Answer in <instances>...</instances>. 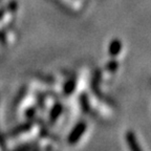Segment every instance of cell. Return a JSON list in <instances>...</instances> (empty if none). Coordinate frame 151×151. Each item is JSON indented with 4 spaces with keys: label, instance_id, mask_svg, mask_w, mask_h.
<instances>
[{
    "label": "cell",
    "instance_id": "6da1fadb",
    "mask_svg": "<svg viewBox=\"0 0 151 151\" xmlns=\"http://www.w3.org/2000/svg\"><path fill=\"white\" fill-rule=\"evenodd\" d=\"M85 130H86V123L84 122L79 123L78 125L73 128L70 135H69V139H68L69 143L70 144H76L80 139V137H82V134L85 132Z\"/></svg>",
    "mask_w": 151,
    "mask_h": 151
},
{
    "label": "cell",
    "instance_id": "7a4b0ae2",
    "mask_svg": "<svg viewBox=\"0 0 151 151\" xmlns=\"http://www.w3.org/2000/svg\"><path fill=\"white\" fill-rule=\"evenodd\" d=\"M126 142H127V145L129 147L130 151H143L139 144V141L137 139V135L134 134V132L128 131L125 135Z\"/></svg>",
    "mask_w": 151,
    "mask_h": 151
}]
</instances>
